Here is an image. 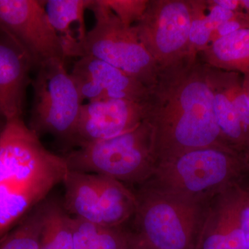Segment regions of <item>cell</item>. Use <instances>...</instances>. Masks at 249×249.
Masks as SVG:
<instances>
[{"label": "cell", "mask_w": 249, "mask_h": 249, "mask_svg": "<svg viewBox=\"0 0 249 249\" xmlns=\"http://www.w3.org/2000/svg\"><path fill=\"white\" fill-rule=\"evenodd\" d=\"M142 106L156 165L195 149L229 147L214 114L207 65L198 54L160 67Z\"/></svg>", "instance_id": "1"}, {"label": "cell", "mask_w": 249, "mask_h": 249, "mask_svg": "<svg viewBox=\"0 0 249 249\" xmlns=\"http://www.w3.org/2000/svg\"><path fill=\"white\" fill-rule=\"evenodd\" d=\"M247 183L249 169L243 156L213 145L159 162L150 177L132 188L206 202L229 187Z\"/></svg>", "instance_id": "2"}, {"label": "cell", "mask_w": 249, "mask_h": 249, "mask_svg": "<svg viewBox=\"0 0 249 249\" xmlns=\"http://www.w3.org/2000/svg\"><path fill=\"white\" fill-rule=\"evenodd\" d=\"M131 189L137 204L129 229L136 240L148 249H197L209 201Z\"/></svg>", "instance_id": "3"}, {"label": "cell", "mask_w": 249, "mask_h": 249, "mask_svg": "<svg viewBox=\"0 0 249 249\" xmlns=\"http://www.w3.org/2000/svg\"><path fill=\"white\" fill-rule=\"evenodd\" d=\"M63 157L69 170L104 175L130 188L143 183L156 166L151 132L144 121L126 133L77 147Z\"/></svg>", "instance_id": "4"}, {"label": "cell", "mask_w": 249, "mask_h": 249, "mask_svg": "<svg viewBox=\"0 0 249 249\" xmlns=\"http://www.w3.org/2000/svg\"><path fill=\"white\" fill-rule=\"evenodd\" d=\"M89 10L94 25L88 31L78 58L89 56L107 62L149 88L160 66L142 45L134 26L121 22L103 0H93Z\"/></svg>", "instance_id": "5"}, {"label": "cell", "mask_w": 249, "mask_h": 249, "mask_svg": "<svg viewBox=\"0 0 249 249\" xmlns=\"http://www.w3.org/2000/svg\"><path fill=\"white\" fill-rule=\"evenodd\" d=\"M31 81L32 106L28 124L38 137L50 134L73 145L83 101L65 60H52L37 69Z\"/></svg>", "instance_id": "6"}, {"label": "cell", "mask_w": 249, "mask_h": 249, "mask_svg": "<svg viewBox=\"0 0 249 249\" xmlns=\"http://www.w3.org/2000/svg\"><path fill=\"white\" fill-rule=\"evenodd\" d=\"M62 183V206L71 217L110 227L126 225L133 217L135 194L117 180L68 170Z\"/></svg>", "instance_id": "7"}, {"label": "cell", "mask_w": 249, "mask_h": 249, "mask_svg": "<svg viewBox=\"0 0 249 249\" xmlns=\"http://www.w3.org/2000/svg\"><path fill=\"white\" fill-rule=\"evenodd\" d=\"M191 0H148L134 24L139 39L159 66H165L189 53Z\"/></svg>", "instance_id": "8"}, {"label": "cell", "mask_w": 249, "mask_h": 249, "mask_svg": "<svg viewBox=\"0 0 249 249\" xmlns=\"http://www.w3.org/2000/svg\"><path fill=\"white\" fill-rule=\"evenodd\" d=\"M67 170L63 156L47 150L22 118L6 121L0 136V182L64 178Z\"/></svg>", "instance_id": "9"}, {"label": "cell", "mask_w": 249, "mask_h": 249, "mask_svg": "<svg viewBox=\"0 0 249 249\" xmlns=\"http://www.w3.org/2000/svg\"><path fill=\"white\" fill-rule=\"evenodd\" d=\"M0 31L25 51L34 68L67 59L60 37L49 22L44 1L0 0Z\"/></svg>", "instance_id": "10"}, {"label": "cell", "mask_w": 249, "mask_h": 249, "mask_svg": "<svg viewBox=\"0 0 249 249\" xmlns=\"http://www.w3.org/2000/svg\"><path fill=\"white\" fill-rule=\"evenodd\" d=\"M142 121V103L107 99L83 103L72 145L79 147L117 137L136 128Z\"/></svg>", "instance_id": "11"}, {"label": "cell", "mask_w": 249, "mask_h": 249, "mask_svg": "<svg viewBox=\"0 0 249 249\" xmlns=\"http://www.w3.org/2000/svg\"><path fill=\"white\" fill-rule=\"evenodd\" d=\"M71 75L83 102L124 99L142 103L147 88L107 62L92 57L78 58Z\"/></svg>", "instance_id": "12"}, {"label": "cell", "mask_w": 249, "mask_h": 249, "mask_svg": "<svg viewBox=\"0 0 249 249\" xmlns=\"http://www.w3.org/2000/svg\"><path fill=\"white\" fill-rule=\"evenodd\" d=\"M249 183L235 185L209 201L197 249H247L240 211Z\"/></svg>", "instance_id": "13"}, {"label": "cell", "mask_w": 249, "mask_h": 249, "mask_svg": "<svg viewBox=\"0 0 249 249\" xmlns=\"http://www.w3.org/2000/svg\"><path fill=\"white\" fill-rule=\"evenodd\" d=\"M33 68L25 51L0 31V118L3 120L22 118Z\"/></svg>", "instance_id": "14"}, {"label": "cell", "mask_w": 249, "mask_h": 249, "mask_svg": "<svg viewBox=\"0 0 249 249\" xmlns=\"http://www.w3.org/2000/svg\"><path fill=\"white\" fill-rule=\"evenodd\" d=\"M62 181L60 178H47L0 182V237L46 199L49 192Z\"/></svg>", "instance_id": "15"}, {"label": "cell", "mask_w": 249, "mask_h": 249, "mask_svg": "<svg viewBox=\"0 0 249 249\" xmlns=\"http://www.w3.org/2000/svg\"><path fill=\"white\" fill-rule=\"evenodd\" d=\"M93 0H47L44 1L51 24L61 41L65 56L78 58L86 37L85 14Z\"/></svg>", "instance_id": "16"}, {"label": "cell", "mask_w": 249, "mask_h": 249, "mask_svg": "<svg viewBox=\"0 0 249 249\" xmlns=\"http://www.w3.org/2000/svg\"><path fill=\"white\" fill-rule=\"evenodd\" d=\"M210 84L213 94L214 114L219 130L228 147L244 155L248 148L243 128L223 80L222 71L208 66Z\"/></svg>", "instance_id": "17"}, {"label": "cell", "mask_w": 249, "mask_h": 249, "mask_svg": "<svg viewBox=\"0 0 249 249\" xmlns=\"http://www.w3.org/2000/svg\"><path fill=\"white\" fill-rule=\"evenodd\" d=\"M198 55L208 66L242 75L249 73V29L218 39Z\"/></svg>", "instance_id": "18"}, {"label": "cell", "mask_w": 249, "mask_h": 249, "mask_svg": "<svg viewBox=\"0 0 249 249\" xmlns=\"http://www.w3.org/2000/svg\"><path fill=\"white\" fill-rule=\"evenodd\" d=\"M126 227H105L72 217L73 249H127L132 235Z\"/></svg>", "instance_id": "19"}, {"label": "cell", "mask_w": 249, "mask_h": 249, "mask_svg": "<svg viewBox=\"0 0 249 249\" xmlns=\"http://www.w3.org/2000/svg\"><path fill=\"white\" fill-rule=\"evenodd\" d=\"M40 249H73L72 217L62 201L45 199V215Z\"/></svg>", "instance_id": "20"}, {"label": "cell", "mask_w": 249, "mask_h": 249, "mask_svg": "<svg viewBox=\"0 0 249 249\" xmlns=\"http://www.w3.org/2000/svg\"><path fill=\"white\" fill-rule=\"evenodd\" d=\"M45 215V199L0 237V249H40Z\"/></svg>", "instance_id": "21"}, {"label": "cell", "mask_w": 249, "mask_h": 249, "mask_svg": "<svg viewBox=\"0 0 249 249\" xmlns=\"http://www.w3.org/2000/svg\"><path fill=\"white\" fill-rule=\"evenodd\" d=\"M221 71L224 84L242 124L249 147V100L244 89L242 75L236 72Z\"/></svg>", "instance_id": "22"}, {"label": "cell", "mask_w": 249, "mask_h": 249, "mask_svg": "<svg viewBox=\"0 0 249 249\" xmlns=\"http://www.w3.org/2000/svg\"><path fill=\"white\" fill-rule=\"evenodd\" d=\"M193 18L189 36V53L199 54L210 44L213 30L206 19L207 3L191 0Z\"/></svg>", "instance_id": "23"}, {"label": "cell", "mask_w": 249, "mask_h": 249, "mask_svg": "<svg viewBox=\"0 0 249 249\" xmlns=\"http://www.w3.org/2000/svg\"><path fill=\"white\" fill-rule=\"evenodd\" d=\"M103 2L121 22L134 26L145 12L148 0H103Z\"/></svg>", "instance_id": "24"}, {"label": "cell", "mask_w": 249, "mask_h": 249, "mask_svg": "<svg viewBox=\"0 0 249 249\" xmlns=\"http://www.w3.org/2000/svg\"><path fill=\"white\" fill-rule=\"evenodd\" d=\"M240 224L247 249H249V188L246 193L240 211Z\"/></svg>", "instance_id": "25"}, {"label": "cell", "mask_w": 249, "mask_h": 249, "mask_svg": "<svg viewBox=\"0 0 249 249\" xmlns=\"http://www.w3.org/2000/svg\"><path fill=\"white\" fill-rule=\"evenodd\" d=\"M214 4L234 13L243 12L241 0H213Z\"/></svg>", "instance_id": "26"}, {"label": "cell", "mask_w": 249, "mask_h": 249, "mask_svg": "<svg viewBox=\"0 0 249 249\" xmlns=\"http://www.w3.org/2000/svg\"><path fill=\"white\" fill-rule=\"evenodd\" d=\"M242 80H243L244 89L249 100V73L242 75Z\"/></svg>", "instance_id": "27"}, {"label": "cell", "mask_w": 249, "mask_h": 249, "mask_svg": "<svg viewBox=\"0 0 249 249\" xmlns=\"http://www.w3.org/2000/svg\"><path fill=\"white\" fill-rule=\"evenodd\" d=\"M244 159H245L246 163H247V166H248L249 169V146L247 150H246L245 154L243 155Z\"/></svg>", "instance_id": "28"}, {"label": "cell", "mask_w": 249, "mask_h": 249, "mask_svg": "<svg viewBox=\"0 0 249 249\" xmlns=\"http://www.w3.org/2000/svg\"><path fill=\"white\" fill-rule=\"evenodd\" d=\"M5 124H6V121L1 119L0 118V136L2 133L3 129L4 128Z\"/></svg>", "instance_id": "29"}]
</instances>
